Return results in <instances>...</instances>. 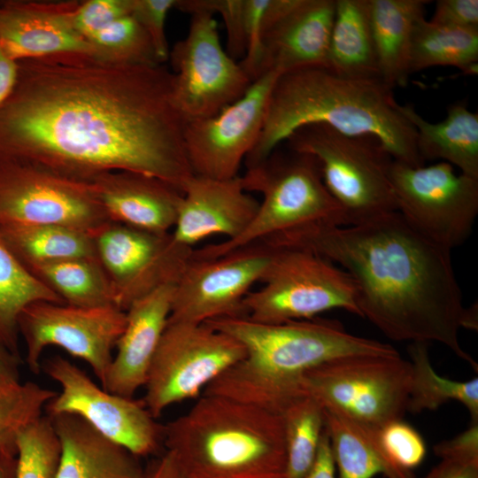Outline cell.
I'll use <instances>...</instances> for the list:
<instances>
[{"mask_svg": "<svg viewBox=\"0 0 478 478\" xmlns=\"http://www.w3.org/2000/svg\"><path fill=\"white\" fill-rule=\"evenodd\" d=\"M477 304L466 308L463 324V328L477 330L478 329V314Z\"/></svg>", "mask_w": 478, "mask_h": 478, "instance_id": "cell-50", "label": "cell"}, {"mask_svg": "<svg viewBox=\"0 0 478 478\" xmlns=\"http://www.w3.org/2000/svg\"><path fill=\"white\" fill-rule=\"evenodd\" d=\"M434 452L441 460L478 463V422H471L453 438L436 443Z\"/></svg>", "mask_w": 478, "mask_h": 478, "instance_id": "cell-43", "label": "cell"}, {"mask_svg": "<svg viewBox=\"0 0 478 478\" xmlns=\"http://www.w3.org/2000/svg\"><path fill=\"white\" fill-rule=\"evenodd\" d=\"M126 320V312L113 305L82 307L34 303L24 309L18 321L26 344V363L31 372L39 374L43 351L57 346L89 365L104 388Z\"/></svg>", "mask_w": 478, "mask_h": 478, "instance_id": "cell-13", "label": "cell"}, {"mask_svg": "<svg viewBox=\"0 0 478 478\" xmlns=\"http://www.w3.org/2000/svg\"><path fill=\"white\" fill-rule=\"evenodd\" d=\"M186 37L169 52L175 106L189 122L217 114L240 98L253 82L223 48L214 15L190 14Z\"/></svg>", "mask_w": 478, "mask_h": 478, "instance_id": "cell-12", "label": "cell"}, {"mask_svg": "<svg viewBox=\"0 0 478 478\" xmlns=\"http://www.w3.org/2000/svg\"><path fill=\"white\" fill-rule=\"evenodd\" d=\"M27 269L64 304L82 307L115 305L110 282L97 258H68Z\"/></svg>", "mask_w": 478, "mask_h": 478, "instance_id": "cell-32", "label": "cell"}, {"mask_svg": "<svg viewBox=\"0 0 478 478\" xmlns=\"http://www.w3.org/2000/svg\"><path fill=\"white\" fill-rule=\"evenodd\" d=\"M174 284L162 286L126 311V325L116 344L104 389L134 397L148 371L171 313Z\"/></svg>", "mask_w": 478, "mask_h": 478, "instance_id": "cell-23", "label": "cell"}, {"mask_svg": "<svg viewBox=\"0 0 478 478\" xmlns=\"http://www.w3.org/2000/svg\"><path fill=\"white\" fill-rule=\"evenodd\" d=\"M338 478H411L396 469L386 459L372 434L350 420L324 409Z\"/></svg>", "mask_w": 478, "mask_h": 478, "instance_id": "cell-29", "label": "cell"}, {"mask_svg": "<svg viewBox=\"0 0 478 478\" xmlns=\"http://www.w3.org/2000/svg\"><path fill=\"white\" fill-rule=\"evenodd\" d=\"M286 450V478H302L311 468L325 429L324 408L305 393L281 412Z\"/></svg>", "mask_w": 478, "mask_h": 478, "instance_id": "cell-34", "label": "cell"}, {"mask_svg": "<svg viewBox=\"0 0 478 478\" xmlns=\"http://www.w3.org/2000/svg\"><path fill=\"white\" fill-rule=\"evenodd\" d=\"M98 262L113 295L114 305L127 311L155 289L175 284L194 248L169 233H155L109 222L94 235Z\"/></svg>", "mask_w": 478, "mask_h": 478, "instance_id": "cell-16", "label": "cell"}, {"mask_svg": "<svg viewBox=\"0 0 478 478\" xmlns=\"http://www.w3.org/2000/svg\"><path fill=\"white\" fill-rule=\"evenodd\" d=\"M434 476V472H433V469L430 470L429 473H428V474L422 478H433Z\"/></svg>", "mask_w": 478, "mask_h": 478, "instance_id": "cell-51", "label": "cell"}, {"mask_svg": "<svg viewBox=\"0 0 478 478\" xmlns=\"http://www.w3.org/2000/svg\"><path fill=\"white\" fill-rule=\"evenodd\" d=\"M57 391L33 382L0 373V449L17 455V437L28 425L39 419L47 403Z\"/></svg>", "mask_w": 478, "mask_h": 478, "instance_id": "cell-35", "label": "cell"}, {"mask_svg": "<svg viewBox=\"0 0 478 478\" xmlns=\"http://www.w3.org/2000/svg\"><path fill=\"white\" fill-rule=\"evenodd\" d=\"M18 75L19 63L10 58L0 45V109L12 95Z\"/></svg>", "mask_w": 478, "mask_h": 478, "instance_id": "cell-46", "label": "cell"}, {"mask_svg": "<svg viewBox=\"0 0 478 478\" xmlns=\"http://www.w3.org/2000/svg\"><path fill=\"white\" fill-rule=\"evenodd\" d=\"M163 443L190 478H286L281 415L255 405L204 393Z\"/></svg>", "mask_w": 478, "mask_h": 478, "instance_id": "cell-5", "label": "cell"}, {"mask_svg": "<svg viewBox=\"0 0 478 478\" xmlns=\"http://www.w3.org/2000/svg\"><path fill=\"white\" fill-rule=\"evenodd\" d=\"M20 363L21 358L12 354L0 342V373L9 377L19 380Z\"/></svg>", "mask_w": 478, "mask_h": 478, "instance_id": "cell-48", "label": "cell"}, {"mask_svg": "<svg viewBox=\"0 0 478 478\" xmlns=\"http://www.w3.org/2000/svg\"><path fill=\"white\" fill-rule=\"evenodd\" d=\"M282 143L315 158L344 225L397 211L389 180L393 158L377 137L346 135L327 124L312 123L296 129Z\"/></svg>", "mask_w": 478, "mask_h": 478, "instance_id": "cell-7", "label": "cell"}, {"mask_svg": "<svg viewBox=\"0 0 478 478\" xmlns=\"http://www.w3.org/2000/svg\"><path fill=\"white\" fill-rule=\"evenodd\" d=\"M0 240L27 268L68 258H96L93 235L58 225H0Z\"/></svg>", "mask_w": 478, "mask_h": 478, "instance_id": "cell-28", "label": "cell"}, {"mask_svg": "<svg viewBox=\"0 0 478 478\" xmlns=\"http://www.w3.org/2000/svg\"><path fill=\"white\" fill-rule=\"evenodd\" d=\"M278 76L277 73H267L217 114L186 122L184 143L195 175L218 180L239 176L242 164L261 133Z\"/></svg>", "mask_w": 478, "mask_h": 478, "instance_id": "cell-18", "label": "cell"}, {"mask_svg": "<svg viewBox=\"0 0 478 478\" xmlns=\"http://www.w3.org/2000/svg\"><path fill=\"white\" fill-rule=\"evenodd\" d=\"M431 23L451 28H478V0H438Z\"/></svg>", "mask_w": 478, "mask_h": 478, "instance_id": "cell-42", "label": "cell"}, {"mask_svg": "<svg viewBox=\"0 0 478 478\" xmlns=\"http://www.w3.org/2000/svg\"><path fill=\"white\" fill-rule=\"evenodd\" d=\"M107 223L89 182L26 163L0 162V225H58L93 235Z\"/></svg>", "mask_w": 478, "mask_h": 478, "instance_id": "cell-15", "label": "cell"}, {"mask_svg": "<svg viewBox=\"0 0 478 478\" xmlns=\"http://www.w3.org/2000/svg\"><path fill=\"white\" fill-rule=\"evenodd\" d=\"M42 370L60 387L45 405V415H78L139 458L158 451L163 443L164 425L157 421L142 400L104 389L60 355L44 360Z\"/></svg>", "mask_w": 478, "mask_h": 478, "instance_id": "cell-14", "label": "cell"}, {"mask_svg": "<svg viewBox=\"0 0 478 478\" xmlns=\"http://www.w3.org/2000/svg\"><path fill=\"white\" fill-rule=\"evenodd\" d=\"M412 364V381L407 411L418 413L434 411L455 400L469 412L471 422H478V378L459 382L439 375L433 368L427 343H411L408 346Z\"/></svg>", "mask_w": 478, "mask_h": 478, "instance_id": "cell-33", "label": "cell"}, {"mask_svg": "<svg viewBox=\"0 0 478 478\" xmlns=\"http://www.w3.org/2000/svg\"><path fill=\"white\" fill-rule=\"evenodd\" d=\"M313 252L353 280L360 317L398 342H436L476 372L461 347L466 308L451 251L427 239L397 212L352 225L312 223L261 240Z\"/></svg>", "mask_w": 478, "mask_h": 478, "instance_id": "cell-2", "label": "cell"}, {"mask_svg": "<svg viewBox=\"0 0 478 478\" xmlns=\"http://www.w3.org/2000/svg\"><path fill=\"white\" fill-rule=\"evenodd\" d=\"M258 205L240 176L218 180L194 174L182 189L171 232L178 243L191 248L214 235L233 240L247 228Z\"/></svg>", "mask_w": 478, "mask_h": 478, "instance_id": "cell-20", "label": "cell"}, {"mask_svg": "<svg viewBox=\"0 0 478 478\" xmlns=\"http://www.w3.org/2000/svg\"><path fill=\"white\" fill-rule=\"evenodd\" d=\"M381 80L391 89L406 85L413 27L425 16L427 0H368Z\"/></svg>", "mask_w": 478, "mask_h": 478, "instance_id": "cell-26", "label": "cell"}, {"mask_svg": "<svg viewBox=\"0 0 478 478\" xmlns=\"http://www.w3.org/2000/svg\"><path fill=\"white\" fill-rule=\"evenodd\" d=\"M398 105L392 89L380 79L343 77L325 66L279 74L244 164L249 168L264 160L298 127L323 123L346 135L375 136L393 160L423 166L415 129Z\"/></svg>", "mask_w": 478, "mask_h": 478, "instance_id": "cell-3", "label": "cell"}, {"mask_svg": "<svg viewBox=\"0 0 478 478\" xmlns=\"http://www.w3.org/2000/svg\"><path fill=\"white\" fill-rule=\"evenodd\" d=\"M374 438L389 463L402 474L414 478L413 469L425 459L426 443L420 434L404 420L381 428Z\"/></svg>", "mask_w": 478, "mask_h": 478, "instance_id": "cell-38", "label": "cell"}, {"mask_svg": "<svg viewBox=\"0 0 478 478\" xmlns=\"http://www.w3.org/2000/svg\"><path fill=\"white\" fill-rule=\"evenodd\" d=\"M240 176L247 192L262 196L247 228L236 238L194 249L192 257L211 258L301 226L325 222L344 225L343 212L327 189L312 155L284 143Z\"/></svg>", "mask_w": 478, "mask_h": 478, "instance_id": "cell-6", "label": "cell"}, {"mask_svg": "<svg viewBox=\"0 0 478 478\" xmlns=\"http://www.w3.org/2000/svg\"><path fill=\"white\" fill-rule=\"evenodd\" d=\"M143 478H190L175 456L166 451L144 469Z\"/></svg>", "mask_w": 478, "mask_h": 478, "instance_id": "cell-45", "label": "cell"}, {"mask_svg": "<svg viewBox=\"0 0 478 478\" xmlns=\"http://www.w3.org/2000/svg\"><path fill=\"white\" fill-rule=\"evenodd\" d=\"M174 8L189 14L196 12H206L212 15L219 13L227 29L226 51L235 60L244 57L243 0H176Z\"/></svg>", "mask_w": 478, "mask_h": 478, "instance_id": "cell-39", "label": "cell"}, {"mask_svg": "<svg viewBox=\"0 0 478 478\" xmlns=\"http://www.w3.org/2000/svg\"><path fill=\"white\" fill-rule=\"evenodd\" d=\"M335 471L329 438L324 429L315 459L302 478H335Z\"/></svg>", "mask_w": 478, "mask_h": 478, "instance_id": "cell-44", "label": "cell"}, {"mask_svg": "<svg viewBox=\"0 0 478 478\" xmlns=\"http://www.w3.org/2000/svg\"><path fill=\"white\" fill-rule=\"evenodd\" d=\"M276 249L256 242L221 256L191 258L174 284L168 320L204 323L245 317L243 300L260 281Z\"/></svg>", "mask_w": 478, "mask_h": 478, "instance_id": "cell-17", "label": "cell"}, {"mask_svg": "<svg viewBox=\"0 0 478 478\" xmlns=\"http://www.w3.org/2000/svg\"><path fill=\"white\" fill-rule=\"evenodd\" d=\"M48 417L61 448L55 478L143 477L139 457L78 415L60 413Z\"/></svg>", "mask_w": 478, "mask_h": 478, "instance_id": "cell-24", "label": "cell"}, {"mask_svg": "<svg viewBox=\"0 0 478 478\" xmlns=\"http://www.w3.org/2000/svg\"><path fill=\"white\" fill-rule=\"evenodd\" d=\"M0 478H16V456L0 449Z\"/></svg>", "mask_w": 478, "mask_h": 478, "instance_id": "cell-49", "label": "cell"}, {"mask_svg": "<svg viewBox=\"0 0 478 478\" xmlns=\"http://www.w3.org/2000/svg\"><path fill=\"white\" fill-rule=\"evenodd\" d=\"M36 302L64 304L0 240V342L19 358V318Z\"/></svg>", "mask_w": 478, "mask_h": 478, "instance_id": "cell-31", "label": "cell"}, {"mask_svg": "<svg viewBox=\"0 0 478 478\" xmlns=\"http://www.w3.org/2000/svg\"><path fill=\"white\" fill-rule=\"evenodd\" d=\"M412 364L394 355H351L307 370L304 391L325 410L375 434L407 412Z\"/></svg>", "mask_w": 478, "mask_h": 478, "instance_id": "cell-8", "label": "cell"}, {"mask_svg": "<svg viewBox=\"0 0 478 478\" xmlns=\"http://www.w3.org/2000/svg\"><path fill=\"white\" fill-rule=\"evenodd\" d=\"M433 469V478H478V463L441 460Z\"/></svg>", "mask_w": 478, "mask_h": 478, "instance_id": "cell-47", "label": "cell"}, {"mask_svg": "<svg viewBox=\"0 0 478 478\" xmlns=\"http://www.w3.org/2000/svg\"><path fill=\"white\" fill-rule=\"evenodd\" d=\"M16 445V478H55L61 448L48 416L25 428Z\"/></svg>", "mask_w": 478, "mask_h": 478, "instance_id": "cell-37", "label": "cell"}, {"mask_svg": "<svg viewBox=\"0 0 478 478\" xmlns=\"http://www.w3.org/2000/svg\"><path fill=\"white\" fill-rule=\"evenodd\" d=\"M335 0H297L265 32L258 79L312 67H328Z\"/></svg>", "mask_w": 478, "mask_h": 478, "instance_id": "cell-21", "label": "cell"}, {"mask_svg": "<svg viewBox=\"0 0 478 478\" xmlns=\"http://www.w3.org/2000/svg\"><path fill=\"white\" fill-rule=\"evenodd\" d=\"M437 66H455L466 75L478 73V28H451L419 19L412 30L410 73Z\"/></svg>", "mask_w": 478, "mask_h": 478, "instance_id": "cell-30", "label": "cell"}, {"mask_svg": "<svg viewBox=\"0 0 478 478\" xmlns=\"http://www.w3.org/2000/svg\"><path fill=\"white\" fill-rule=\"evenodd\" d=\"M328 68L355 79H380L368 0H335Z\"/></svg>", "mask_w": 478, "mask_h": 478, "instance_id": "cell-27", "label": "cell"}, {"mask_svg": "<svg viewBox=\"0 0 478 478\" xmlns=\"http://www.w3.org/2000/svg\"><path fill=\"white\" fill-rule=\"evenodd\" d=\"M246 355L233 336L206 322L170 321L151 360L142 401L158 419L203 389Z\"/></svg>", "mask_w": 478, "mask_h": 478, "instance_id": "cell-10", "label": "cell"}, {"mask_svg": "<svg viewBox=\"0 0 478 478\" xmlns=\"http://www.w3.org/2000/svg\"><path fill=\"white\" fill-rule=\"evenodd\" d=\"M397 211L417 232L451 251L470 235L478 214V180L446 162L412 166L393 160Z\"/></svg>", "mask_w": 478, "mask_h": 478, "instance_id": "cell-11", "label": "cell"}, {"mask_svg": "<svg viewBox=\"0 0 478 478\" xmlns=\"http://www.w3.org/2000/svg\"><path fill=\"white\" fill-rule=\"evenodd\" d=\"M0 109V162L90 181L110 172L147 174L182 192L194 175L185 120L163 64L127 65L92 55L19 61Z\"/></svg>", "mask_w": 478, "mask_h": 478, "instance_id": "cell-1", "label": "cell"}, {"mask_svg": "<svg viewBox=\"0 0 478 478\" xmlns=\"http://www.w3.org/2000/svg\"><path fill=\"white\" fill-rule=\"evenodd\" d=\"M93 57L116 64H161L151 42L137 20L127 15L115 20L88 40Z\"/></svg>", "mask_w": 478, "mask_h": 478, "instance_id": "cell-36", "label": "cell"}, {"mask_svg": "<svg viewBox=\"0 0 478 478\" xmlns=\"http://www.w3.org/2000/svg\"><path fill=\"white\" fill-rule=\"evenodd\" d=\"M176 0H133L131 15L147 33L158 61L168 60L169 46L165 24Z\"/></svg>", "mask_w": 478, "mask_h": 478, "instance_id": "cell-41", "label": "cell"}, {"mask_svg": "<svg viewBox=\"0 0 478 478\" xmlns=\"http://www.w3.org/2000/svg\"><path fill=\"white\" fill-rule=\"evenodd\" d=\"M109 222L155 233L173 230L182 192L147 174L116 171L89 181Z\"/></svg>", "mask_w": 478, "mask_h": 478, "instance_id": "cell-22", "label": "cell"}, {"mask_svg": "<svg viewBox=\"0 0 478 478\" xmlns=\"http://www.w3.org/2000/svg\"><path fill=\"white\" fill-rule=\"evenodd\" d=\"M398 107L415 129L417 150L424 163L439 159L478 180V114L466 102L451 104L446 118L436 123L425 120L410 104Z\"/></svg>", "mask_w": 478, "mask_h": 478, "instance_id": "cell-25", "label": "cell"}, {"mask_svg": "<svg viewBox=\"0 0 478 478\" xmlns=\"http://www.w3.org/2000/svg\"><path fill=\"white\" fill-rule=\"evenodd\" d=\"M133 0L79 1L73 20L78 33L88 40L115 20L131 14Z\"/></svg>", "mask_w": 478, "mask_h": 478, "instance_id": "cell-40", "label": "cell"}, {"mask_svg": "<svg viewBox=\"0 0 478 478\" xmlns=\"http://www.w3.org/2000/svg\"><path fill=\"white\" fill-rule=\"evenodd\" d=\"M244 347L245 357L204 389L280 413L305 394L302 382L310 368L351 355H394L390 344L352 335L337 320L313 318L264 324L246 317L206 321Z\"/></svg>", "mask_w": 478, "mask_h": 478, "instance_id": "cell-4", "label": "cell"}, {"mask_svg": "<svg viewBox=\"0 0 478 478\" xmlns=\"http://www.w3.org/2000/svg\"><path fill=\"white\" fill-rule=\"evenodd\" d=\"M275 249L262 287L243 300L246 318L279 324L311 320L334 309L360 316L355 283L343 269L305 250Z\"/></svg>", "mask_w": 478, "mask_h": 478, "instance_id": "cell-9", "label": "cell"}, {"mask_svg": "<svg viewBox=\"0 0 478 478\" xmlns=\"http://www.w3.org/2000/svg\"><path fill=\"white\" fill-rule=\"evenodd\" d=\"M79 1L0 2V45L19 62L63 54L92 55L73 25Z\"/></svg>", "mask_w": 478, "mask_h": 478, "instance_id": "cell-19", "label": "cell"}]
</instances>
